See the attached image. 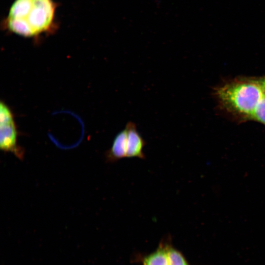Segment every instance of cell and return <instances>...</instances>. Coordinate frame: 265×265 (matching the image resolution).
<instances>
[{
	"instance_id": "obj_1",
	"label": "cell",
	"mask_w": 265,
	"mask_h": 265,
	"mask_svg": "<svg viewBox=\"0 0 265 265\" xmlns=\"http://www.w3.org/2000/svg\"><path fill=\"white\" fill-rule=\"evenodd\" d=\"M54 13L53 0H15L9 11L7 26L17 34L35 36L51 27Z\"/></svg>"
},
{
	"instance_id": "obj_2",
	"label": "cell",
	"mask_w": 265,
	"mask_h": 265,
	"mask_svg": "<svg viewBox=\"0 0 265 265\" xmlns=\"http://www.w3.org/2000/svg\"><path fill=\"white\" fill-rule=\"evenodd\" d=\"M215 94L221 105L228 111L250 119L264 97L257 79L229 82L218 88Z\"/></svg>"
},
{
	"instance_id": "obj_3",
	"label": "cell",
	"mask_w": 265,
	"mask_h": 265,
	"mask_svg": "<svg viewBox=\"0 0 265 265\" xmlns=\"http://www.w3.org/2000/svg\"><path fill=\"white\" fill-rule=\"evenodd\" d=\"M0 148L4 153L13 154L17 158L23 160L25 150L18 144V132L13 114L3 102L0 105Z\"/></svg>"
},
{
	"instance_id": "obj_4",
	"label": "cell",
	"mask_w": 265,
	"mask_h": 265,
	"mask_svg": "<svg viewBox=\"0 0 265 265\" xmlns=\"http://www.w3.org/2000/svg\"><path fill=\"white\" fill-rule=\"evenodd\" d=\"M128 131L127 158H138L145 159L143 152L146 143L136 130L135 124L128 122L126 127Z\"/></svg>"
},
{
	"instance_id": "obj_5",
	"label": "cell",
	"mask_w": 265,
	"mask_h": 265,
	"mask_svg": "<svg viewBox=\"0 0 265 265\" xmlns=\"http://www.w3.org/2000/svg\"><path fill=\"white\" fill-rule=\"evenodd\" d=\"M128 131L125 128L115 136L110 149L105 153L106 162H115L127 158Z\"/></svg>"
},
{
	"instance_id": "obj_6",
	"label": "cell",
	"mask_w": 265,
	"mask_h": 265,
	"mask_svg": "<svg viewBox=\"0 0 265 265\" xmlns=\"http://www.w3.org/2000/svg\"><path fill=\"white\" fill-rule=\"evenodd\" d=\"M250 119L265 125V96L258 104Z\"/></svg>"
},
{
	"instance_id": "obj_7",
	"label": "cell",
	"mask_w": 265,
	"mask_h": 265,
	"mask_svg": "<svg viewBox=\"0 0 265 265\" xmlns=\"http://www.w3.org/2000/svg\"><path fill=\"white\" fill-rule=\"evenodd\" d=\"M262 90L264 96H265V77L257 79Z\"/></svg>"
}]
</instances>
